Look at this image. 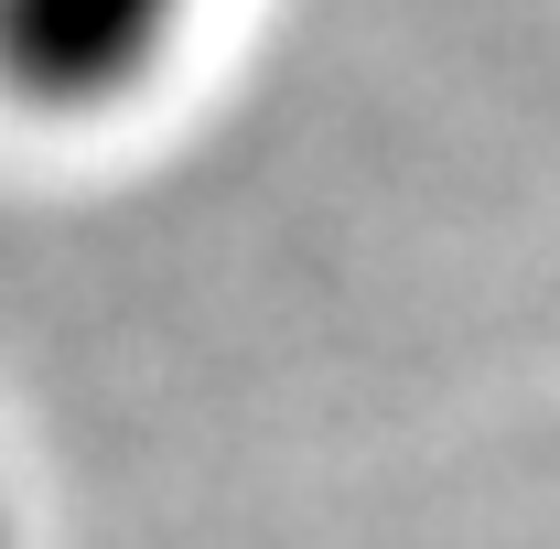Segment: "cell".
Returning a JSON list of instances; mask_svg holds the SVG:
<instances>
[{"label":"cell","mask_w":560,"mask_h":549,"mask_svg":"<svg viewBox=\"0 0 560 549\" xmlns=\"http://www.w3.org/2000/svg\"><path fill=\"white\" fill-rule=\"evenodd\" d=\"M195 0H0V97L33 119H97L140 97Z\"/></svg>","instance_id":"cell-1"},{"label":"cell","mask_w":560,"mask_h":549,"mask_svg":"<svg viewBox=\"0 0 560 549\" xmlns=\"http://www.w3.org/2000/svg\"><path fill=\"white\" fill-rule=\"evenodd\" d=\"M0 549H11V506H0Z\"/></svg>","instance_id":"cell-2"}]
</instances>
